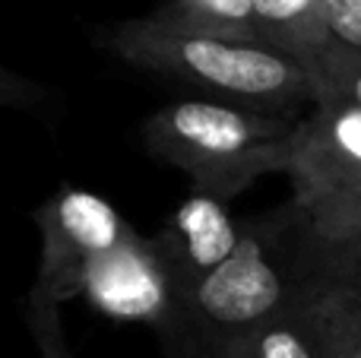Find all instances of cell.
Returning <instances> with one entry per match:
<instances>
[{
    "instance_id": "1",
    "label": "cell",
    "mask_w": 361,
    "mask_h": 358,
    "mask_svg": "<svg viewBox=\"0 0 361 358\" xmlns=\"http://www.w3.org/2000/svg\"><path fill=\"white\" fill-rule=\"evenodd\" d=\"M345 283V241L324 238L295 200L244 222L231 260L190 295L184 321L209 342L250 330Z\"/></svg>"
},
{
    "instance_id": "2",
    "label": "cell",
    "mask_w": 361,
    "mask_h": 358,
    "mask_svg": "<svg viewBox=\"0 0 361 358\" xmlns=\"http://www.w3.org/2000/svg\"><path fill=\"white\" fill-rule=\"evenodd\" d=\"M99 42L118 61L193 86L212 101L298 118L317 105V82L307 63L260 42L171 29L149 16L108 25Z\"/></svg>"
},
{
    "instance_id": "3",
    "label": "cell",
    "mask_w": 361,
    "mask_h": 358,
    "mask_svg": "<svg viewBox=\"0 0 361 358\" xmlns=\"http://www.w3.org/2000/svg\"><path fill=\"white\" fill-rule=\"evenodd\" d=\"M305 114H267L212 99L159 108L143 124L152 159L184 171L193 190L235 200L267 175H288Z\"/></svg>"
},
{
    "instance_id": "4",
    "label": "cell",
    "mask_w": 361,
    "mask_h": 358,
    "mask_svg": "<svg viewBox=\"0 0 361 358\" xmlns=\"http://www.w3.org/2000/svg\"><path fill=\"white\" fill-rule=\"evenodd\" d=\"M292 200L324 238L352 241L361 232V108L320 99L305 114L288 168Z\"/></svg>"
},
{
    "instance_id": "5",
    "label": "cell",
    "mask_w": 361,
    "mask_h": 358,
    "mask_svg": "<svg viewBox=\"0 0 361 358\" xmlns=\"http://www.w3.org/2000/svg\"><path fill=\"white\" fill-rule=\"evenodd\" d=\"M42 235V264L35 285L57 304L82 298L86 276L111 247H118L133 226L92 190L63 187L35 209Z\"/></svg>"
},
{
    "instance_id": "6",
    "label": "cell",
    "mask_w": 361,
    "mask_h": 358,
    "mask_svg": "<svg viewBox=\"0 0 361 358\" xmlns=\"http://www.w3.org/2000/svg\"><path fill=\"white\" fill-rule=\"evenodd\" d=\"M82 298L114 321H140L156 333L184 317V298L156 238L137 228L89 270Z\"/></svg>"
},
{
    "instance_id": "7",
    "label": "cell",
    "mask_w": 361,
    "mask_h": 358,
    "mask_svg": "<svg viewBox=\"0 0 361 358\" xmlns=\"http://www.w3.org/2000/svg\"><path fill=\"white\" fill-rule=\"evenodd\" d=\"M241 235L244 222L231 216L228 200L193 187L152 235L180 289L184 311L193 292L231 260L241 245Z\"/></svg>"
},
{
    "instance_id": "8",
    "label": "cell",
    "mask_w": 361,
    "mask_h": 358,
    "mask_svg": "<svg viewBox=\"0 0 361 358\" xmlns=\"http://www.w3.org/2000/svg\"><path fill=\"white\" fill-rule=\"evenodd\" d=\"M339 285L343 283L305 298L257 327L212 342V349L219 358H339L343 333L333 298Z\"/></svg>"
},
{
    "instance_id": "9",
    "label": "cell",
    "mask_w": 361,
    "mask_h": 358,
    "mask_svg": "<svg viewBox=\"0 0 361 358\" xmlns=\"http://www.w3.org/2000/svg\"><path fill=\"white\" fill-rule=\"evenodd\" d=\"M263 44L311 63L330 48L324 0H257Z\"/></svg>"
},
{
    "instance_id": "10",
    "label": "cell",
    "mask_w": 361,
    "mask_h": 358,
    "mask_svg": "<svg viewBox=\"0 0 361 358\" xmlns=\"http://www.w3.org/2000/svg\"><path fill=\"white\" fill-rule=\"evenodd\" d=\"M149 19L171 29L203 32V35L238 38V42H260L257 23V0H165Z\"/></svg>"
},
{
    "instance_id": "11",
    "label": "cell",
    "mask_w": 361,
    "mask_h": 358,
    "mask_svg": "<svg viewBox=\"0 0 361 358\" xmlns=\"http://www.w3.org/2000/svg\"><path fill=\"white\" fill-rule=\"evenodd\" d=\"M307 70L314 73V82H317V101L336 99L361 108V54L330 44L324 54H317L307 63Z\"/></svg>"
},
{
    "instance_id": "12",
    "label": "cell",
    "mask_w": 361,
    "mask_h": 358,
    "mask_svg": "<svg viewBox=\"0 0 361 358\" xmlns=\"http://www.w3.org/2000/svg\"><path fill=\"white\" fill-rule=\"evenodd\" d=\"M25 327L32 333L38 358H73L67 340H63L61 304L44 295L38 285H32L29 295H25Z\"/></svg>"
},
{
    "instance_id": "13",
    "label": "cell",
    "mask_w": 361,
    "mask_h": 358,
    "mask_svg": "<svg viewBox=\"0 0 361 358\" xmlns=\"http://www.w3.org/2000/svg\"><path fill=\"white\" fill-rule=\"evenodd\" d=\"M330 42L343 51L361 54V0H324Z\"/></svg>"
},
{
    "instance_id": "14",
    "label": "cell",
    "mask_w": 361,
    "mask_h": 358,
    "mask_svg": "<svg viewBox=\"0 0 361 358\" xmlns=\"http://www.w3.org/2000/svg\"><path fill=\"white\" fill-rule=\"evenodd\" d=\"M159 342H162L165 358H219L212 342L206 340L197 327H190L184 317H180L178 323H171L169 330H162Z\"/></svg>"
},
{
    "instance_id": "15",
    "label": "cell",
    "mask_w": 361,
    "mask_h": 358,
    "mask_svg": "<svg viewBox=\"0 0 361 358\" xmlns=\"http://www.w3.org/2000/svg\"><path fill=\"white\" fill-rule=\"evenodd\" d=\"M336 311H339V323H343V333L349 340L352 352L361 358V295L352 292L345 283L336 289Z\"/></svg>"
},
{
    "instance_id": "16",
    "label": "cell",
    "mask_w": 361,
    "mask_h": 358,
    "mask_svg": "<svg viewBox=\"0 0 361 358\" xmlns=\"http://www.w3.org/2000/svg\"><path fill=\"white\" fill-rule=\"evenodd\" d=\"M345 285L361 295V232L345 241Z\"/></svg>"
},
{
    "instance_id": "17",
    "label": "cell",
    "mask_w": 361,
    "mask_h": 358,
    "mask_svg": "<svg viewBox=\"0 0 361 358\" xmlns=\"http://www.w3.org/2000/svg\"><path fill=\"white\" fill-rule=\"evenodd\" d=\"M336 298V295H333ZM336 317H339V311H336ZM339 333H343V323H339ZM339 358H358L355 352H352V346H349V340H345V333H343V346H339Z\"/></svg>"
}]
</instances>
